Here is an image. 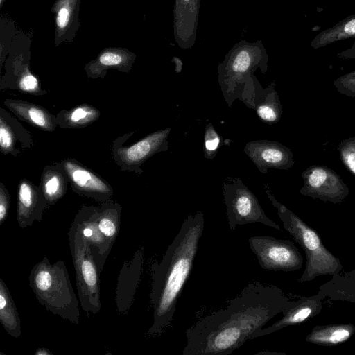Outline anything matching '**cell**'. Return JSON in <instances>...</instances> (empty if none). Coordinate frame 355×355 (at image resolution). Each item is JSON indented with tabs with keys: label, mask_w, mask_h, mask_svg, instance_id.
I'll list each match as a JSON object with an SVG mask.
<instances>
[{
	"label": "cell",
	"mask_w": 355,
	"mask_h": 355,
	"mask_svg": "<svg viewBox=\"0 0 355 355\" xmlns=\"http://www.w3.org/2000/svg\"><path fill=\"white\" fill-rule=\"evenodd\" d=\"M292 302L277 286L253 281L225 307L187 329L182 354H230Z\"/></svg>",
	"instance_id": "cell-1"
},
{
	"label": "cell",
	"mask_w": 355,
	"mask_h": 355,
	"mask_svg": "<svg viewBox=\"0 0 355 355\" xmlns=\"http://www.w3.org/2000/svg\"><path fill=\"white\" fill-rule=\"evenodd\" d=\"M202 211L188 216L159 263L152 267L150 303L153 309L150 336H159L171 324L182 291L193 268L204 230Z\"/></svg>",
	"instance_id": "cell-2"
},
{
	"label": "cell",
	"mask_w": 355,
	"mask_h": 355,
	"mask_svg": "<svg viewBox=\"0 0 355 355\" xmlns=\"http://www.w3.org/2000/svg\"><path fill=\"white\" fill-rule=\"evenodd\" d=\"M28 282L37 300L47 311L73 324L79 323L80 301L62 260L51 263L44 257L32 268Z\"/></svg>",
	"instance_id": "cell-3"
},
{
	"label": "cell",
	"mask_w": 355,
	"mask_h": 355,
	"mask_svg": "<svg viewBox=\"0 0 355 355\" xmlns=\"http://www.w3.org/2000/svg\"><path fill=\"white\" fill-rule=\"evenodd\" d=\"M268 199L276 208L284 229L300 245L306 255V266L300 282L313 280L324 275H335L340 272V261L324 246L318 233L308 226L299 216L280 203L270 192L268 184L263 186Z\"/></svg>",
	"instance_id": "cell-4"
},
{
	"label": "cell",
	"mask_w": 355,
	"mask_h": 355,
	"mask_svg": "<svg viewBox=\"0 0 355 355\" xmlns=\"http://www.w3.org/2000/svg\"><path fill=\"white\" fill-rule=\"evenodd\" d=\"M268 60L261 40H243L229 50L218 65V82L229 107L239 99L245 83L258 68L264 74L267 72Z\"/></svg>",
	"instance_id": "cell-5"
},
{
	"label": "cell",
	"mask_w": 355,
	"mask_h": 355,
	"mask_svg": "<svg viewBox=\"0 0 355 355\" xmlns=\"http://www.w3.org/2000/svg\"><path fill=\"white\" fill-rule=\"evenodd\" d=\"M122 207L115 202L83 205L75 219L88 239L100 273L119 234Z\"/></svg>",
	"instance_id": "cell-6"
},
{
	"label": "cell",
	"mask_w": 355,
	"mask_h": 355,
	"mask_svg": "<svg viewBox=\"0 0 355 355\" xmlns=\"http://www.w3.org/2000/svg\"><path fill=\"white\" fill-rule=\"evenodd\" d=\"M67 234L80 306L88 315L97 314L101 309L100 272L89 242L75 218Z\"/></svg>",
	"instance_id": "cell-7"
},
{
	"label": "cell",
	"mask_w": 355,
	"mask_h": 355,
	"mask_svg": "<svg viewBox=\"0 0 355 355\" xmlns=\"http://www.w3.org/2000/svg\"><path fill=\"white\" fill-rule=\"evenodd\" d=\"M223 188L226 216L231 230H234L238 225L254 223L281 230L280 227L266 216L257 197L241 179L227 181Z\"/></svg>",
	"instance_id": "cell-8"
},
{
	"label": "cell",
	"mask_w": 355,
	"mask_h": 355,
	"mask_svg": "<svg viewBox=\"0 0 355 355\" xmlns=\"http://www.w3.org/2000/svg\"><path fill=\"white\" fill-rule=\"evenodd\" d=\"M171 128L158 130L146 135L132 145L124 146V142L132 135L125 134L116 138L112 144V156L122 171H134L140 175L141 166L156 153L168 149V137Z\"/></svg>",
	"instance_id": "cell-9"
},
{
	"label": "cell",
	"mask_w": 355,
	"mask_h": 355,
	"mask_svg": "<svg viewBox=\"0 0 355 355\" xmlns=\"http://www.w3.org/2000/svg\"><path fill=\"white\" fill-rule=\"evenodd\" d=\"M248 242L263 269L291 272L302 268V256L288 240L270 236H254L249 238Z\"/></svg>",
	"instance_id": "cell-10"
},
{
	"label": "cell",
	"mask_w": 355,
	"mask_h": 355,
	"mask_svg": "<svg viewBox=\"0 0 355 355\" xmlns=\"http://www.w3.org/2000/svg\"><path fill=\"white\" fill-rule=\"evenodd\" d=\"M301 176L304 185L300 193L303 196L336 204L345 201L349 195V189L340 175L326 166H311Z\"/></svg>",
	"instance_id": "cell-11"
},
{
	"label": "cell",
	"mask_w": 355,
	"mask_h": 355,
	"mask_svg": "<svg viewBox=\"0 0 355 355\" xmlns=\"http://www.w3.org/2000/svg\"><path fill=\"white\" fill-rule=\"evenodd\" d=\"M239 100L254 110L264 123L275 124L281 119L282 107L275 81L263 87L256 76L252 75L245 83Z\"/></svg>",
	"instance_id": "cell-12"
},
{
	"label": "cell",
	"mask_w": 355,
	"mask_h": 355,
	"mask_svg": "<svg viewBox=\"0 0 355 355\" xmlns=\"http://www.w3.org/2000/svg\"><path fill=\"white\" fill-rule=\"evenodd\" d=\"M59 163L75 193L101 202L110 201L113 189L101 176L74 159L67 158Z\"/></svg>",
	"instance_id": "cell-13"
},
{
	"label": "cell",
	"mask_w": 355,
	"mask_h": 355,
	"mask_svg": "<svg viewBox=\"0 0 355 355\" xmlns=\"http://www.w3.org/2000/svg\"><path fill=\"white\" fill-rule=\"evenodd\" d=\"M243 151L263 174L270 168L288 170L295 164L291 149L278 141H250L246 143Z\"/></svg>",
	"instance_id": "cell-14"
},
{
	"label": "cell",
	"mask_w": 355,
	"mask_h": 355,
	"mask_svg": "<svg viewBox=\"0 0 355 355\" xmlns=\"http://www.w3.org/2000/svg\"><path fill=\"white\" fill-rule=\"evenodd\" d=\"M200 0H175L173 34L179 47L191 49L196 41Z\"/></svg>",
	"instance_id": "cell-15"
},
{
	"label": "cell",
	"mask_w": 355,
	"mask_h": 355,
	"mask_svg": "<svg viewBox=\"0 0 355 355\" xmlns=\"http://www.w3.org/2000/svg\"><path fill=\"white\" fill-rule=\"evenodd\" d=\"M49 207L39 187L27 179H21L18 185L17 221L21 228L31 227L35 221H41Z\"/></svg>",
	"instance_id": "cell-16"
},
{
	"label": "cell",
	"mask_w": 355,
	"mask_h": 355,
	"mask_svg": "<svg viewBox=\"0 0 355 355\" xmlns=\"http://www.w3.org/2000/svg\"><path fill=\"white\" fill-rule=\"evenodd\" d=\"M144 263L142 249H138L132 259L125 261L119 273L116 288L117 311L126 313L130 309L139 285Z\"/></svg>",
	"instance_id": "cell-17"
},
{
	"label": "cell",
	"mask_w": 355,
	"mask_h": 355,
	"mask_svg": "<svg viewBox=\"0 0 355 355\" xmlns=\"http://www.w3.org/2000/svg\"><path fill=\"white\" fill-rule=\"evenodd\" d=\"M136 55L125 48L109 47L103 49L97 57L86 64L84 70L90 78H103L107 70L113 69L121 72H129L135 62Z\"/></svg>",
	"instance_id": "cell-18"
},
{
	"label": "cell",
	"mask_w": 355,
	"mask_h": 355,
	"mask_svg": "<svg viewBox=\"0 0 355 355\" xmlns=\"http://www.w3.org/2000/svg\"><path fill=\"white\" fill-rule=\"evenodd\" d=\"M31 133L3 107L0 108V149L17 157L33 145Z\"/></svg>",
	"instance_id": "cell-19"
},
{
	"label": "cell",
	"mask_w": 355,
	"mask_h": 355,
	"mask_svg": "<svg viewBox=\"0 0 355 355\" xmlns=\"http://www.w3.org/2000/svg\"><path fill=\"white\" fill-rule=\"evenodd\" d=\"M81 0H56L51 10L55 15V44L71 43L80 27L79 10Z\"/></svg>",
	"instance_id": "cell-20"
},
{
	"label": "cell",
	"mask_w": 355,
	"mask_h": 355,
	"mask_svg": "<svg viewBox=\"0 0 355 355\" xmlns=\"http://www.w3.org/2000/svg\"><path fill=\"white\" fill-rule=\"evenodd\" d=\"M3 104L18 119L40 130L53 132L58 125L56 115L46 108L24 100L6 99Z\"/></svg>",
	"instance_id": "cell-21"
},
{
	"label": "cell",
	"mask_w": 355,
	"mask_h": 355,
	"mask_svg": "<svg viewBox=\"0 0 355 355\" xmlns=\"http://www.w3.org/2000/svg\"><path fill=\"white\" fill-rule=\"evenodd\" d=\"M321 304L319 300L306 298L292 304L283 311V317L271 326L262 328L252 336V339L272 334L288 326L306 321L320 310Z\"/></svg>",
	"instance_id": "cell-22"
},
{
	"label": "cell",
	"mask_w": 355,
	"mask_h": 355,
	"mask_svg": "<svg viewBox=\"0 0 355 355\" xmlns=\"http://www.w3.org/2000/svg\"><path fill=\"white\" fill-rule=\"evenodd\" d=\"M69 179L60 163L45 166L42 173L40 189L49 208L67 192Z\"/></svg>",
	"instance_id": "cell-23"
},
{
	"label": "cell",
	"mask_w": 355,
	"mask_h": 355,
	"mask_svg": "<svg viewBox=\"0 0 355 355\" xmlns=\"http://www.w3.org/2000/svg\"><path fill=\"white\" fill-rule=\"evenodd\" d=\"M101 116L100 111L95 107L87 103H83L63 110L56 114L58 124L64 128H82L96 121Z\"/></svg>",
	"instance_id": "cell-24"
},
{
	"label": "cell",
	"mask_w": 355,
	"mask_h": 355,
	"mask_svg": "<svg viewBox=\"0 0 355 355\" xmlns=\"http://www.w3.org/2000/svg\"><path fill=\"white\" fill-rule=\"evenodd\" d=\"M355 327L351 324L317 326L306 336L307 342L324 345H336L347 340L354 333Z\"/></svg>",
	"instance_id": "cell-25"
},
{
	"label": "cell",
	"mask_w": 355,
	"mask_h": 355,
	"mask_svg": "<svg viewBox=\"0 0 355 355\" xmlns=\"http://www.w3.org/2000/svg\"><path fill=\"white\" fill-rule=\"evenodd\" d=\"M0 322L9 335L15 338L20 336L21 320L17 309L2 279H0Z\"/></svg>",
	"instance_id": "cell-26"
},
{
	"label": "cell",
	"mask_w": 355,
	"mask_h": 355,
	"mask_svg": "<svg viewBox=\"0 0 355 355\" xmlns=\"http://www.w3.org/2000/svg\"><path fill=\"white\" fill-rule=\"evenodd\" d=\"M350 38L355 39V14L320 32L311 40L310 46L314 49H318L336 42Z\"/></svg>",
	"instance_id": "cell-27"
},
{
	"label": "cell",
	"mask_w": 355,
	"mask_h": 355,
	"mask_svg": "<svg viewBox=\"0 0 355 355\" xmlns=\"http://www.w3.org/2000/svg\"><path fill=\"white\" fill-rule=\"evenodd\" d=\"M17 88L21 92L31 95H44L46 91L41 88L38 78L26 67L17 80Z\"/></svg>",
	"instance_id": "cell-28"
},
{
	"label": "cell",
	"mask_w": 355,
	"mask_h": 355,
	"mask_svg": "<svg viewBox=\"0 0 355 355\" xmlns=\"http://www.w3.org/2000/svg\"><path fill=\"white\" fill-rule=\"evenodd\" d=\"M337 149L345 167L355 175V136L341 141Z\"/></svg>",
	"instance_id": "cell-29"
},
{
	"label": "cell",
	"mask_w": 355,
	"mask_h": 355,
	"mask_svg": "<svg viewBox=\"0 0 355 355\" xmlns=\"http://www.w3.org/2000/svg\"><path fill=\"white\" fill-rule=\"evenodd\" d=\"M220 143V137L211 123L205 126L204 134V154L209 159H213L218 153Z\"/></svg>",
	"instance_id": "cell-30"
},
{
	"label": "cell",
	"mask_w": 355,
	"mask_h": 355,
	"mask_svg": "<svg viewBox=\"0 0 355 355\" xmlns=\"http://www.w3.org/2000/svg\"><path fill=\"white\" fill-rule=\"evenodd\" d=\"M333 85L339 93L355 98V70L337 78Z\"/></svg>",
	"instance_id": "cell-31"
},
{
	"label": "cell",
	"mask_w": 355,
	"mask_h": 355,
	"mask_svg": "<svg viewBox=\"0 0 355 355\" xmlns=\"http://www.w3.org/2000/svg\"><path fill=\"white\" fill-rule=\"evenodd\" d=\"M10 207V197L5 185L0 183V225L6 220Z\"/></svg>",
	"instance_id": "cell-32"
},
{
	"label": "cell",
	"mask_w": 355,
	"mask_h": 355,
	"mask_svg": "<svg viewBox=\"0 0 355 355\" xmlns=\"http://www.w3.org/2000/svg\"><path fill=\"white\" fill-rule=\"evenodd\" d=\"M337 56L338 58L343 60L355 59V39L352 45L349 48L338 53Z\"/></svg>",
	"instance_id": "cell-33"
},
{
	"label": "cell",
	"mask_w": 355,
	"mask_h": 355,
	"mask_svg": "<svg viewBox=\"0 0 355 355\" xmlns=\"http://www.w3.org/2000/svg\"><path fill=\"white\" fill-rule=\"evenodd\" d=\"M172 62H173L175 64V70L177 73H180L182 71V60L176 57V56H174L173 58H172V60H171Z\"/></svg>",
	"instance_id": "cell-34"
},
{
	"label": "cell",
	"mask_w": 355,
	"mask_h": 355,
	"mask_svg": "<svg viewBox=\"0 0 355 355\" xmlns=\"http://www.w3.org/2000/svg\"><path fill=\"white\" fill-rule=\"evenodd\" d=\"M35 355H53V353L46 348H38L35 352Z\"/></svg>",
	"instance_id": "cell-35"
},
{
	"label": "cell",
	"mask_w": 355,
	"mask_h": 355,
	"mask_svg": "<svg viewBox=\"0 0 355 355\" xmlns=\"http://www.w3.org/2000/svg\"><path fill=\"white\" fill-rule=\"evenodd\" d=\"M260 354V355H266V354H282V353H279V352H269V351H263V352H258L256 354Z\"/></svg>",
	"instance_id": "cell-36"
},
{
	"label": "cell",
	"mask_w": 355,
	"mask_h": 355,
	"mask_svg": "<svg viewBox=\"0 0 355 355\" xmlns=\"http://www.w3.org/2000/svg\"><path fill=\"white\" fill-rule=\"evenodd\" d=\"M6 0H0V7L1 8Z\"/></svg>",
	"instance_id": "cell-37"
}]
</instances>
